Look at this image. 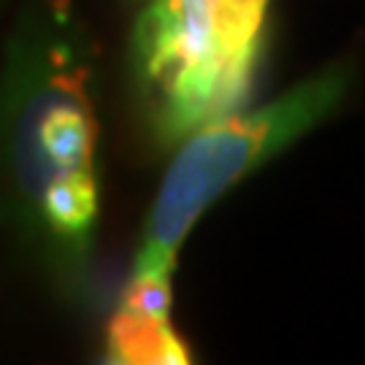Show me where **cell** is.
<instances>
[{"label":"cell","mask_w":365,"mask_h":365,"mask_svg":"<svg viewBox=\"0 0 365 365\" xmlns=\"http://www.w3.org/2000/svg\"><path fill=\"white\" fill-rule=\"evenodd\" d=\"M268 0H152L135 30V57L157 95L165 141L192 135L244 101Z\"/></svg>","instance_id":"1"},{"label":"cell","mask_w":365,"mask_h":365,"mask_svg":"<svg viewBox=\"0 0 365 365\" xmlns=\"http://www.w3.org/2000/svg\"><path fill=\"white\" fill-rule=\"evenodd\" d=\"M344 84L341 71H327L252 114L220 117L192 133L163 179L133 274H170L197 217L235 182L330 114Z\"/></svg>","instance_id":"2"},{"label":"cell","mask_w":365,"mask_h":365,"mask_svg":"<svg viewBox=\"0 0 365 365\" xmlns=\"http://www.w3.org/2000/svg\"><path fill=\"white\" fill-rule=\"evenodd\" d=\"M63 22L33 19L14 41L0 98V125L14 182L38 211L46 184L60 173L95 170L98 122L87 95V68L60 33Z\"/></svg>","instance_id":"3"},{"label":"cell","mask_w":365,"mask_h":365,"mask_svg":"<svg viewBox=\"0 0 365 365\" xmlns=\"http://www.w3.org/2000/svg\"><path fill=\"white\" fill-rule=\"evenodd\" d=\"M36 222L46 225L71 252H87L98 222L95 170H71L54 176L41 195Z\"/></svg>","instance_id":"4"},{"label":"cell","mask_w":365,"mask_h":365,"mask_svg":"<svg viewBox=\"0 0 365 365\" xmlns=\"http://www.w3.org/2000/svg\"><path fill=\"white\" fill-rule=\"evenodd\" d=\"M106 360L119 365H184L190 349L168 319L119 309L106 333Z\"/></svg>","instance_id":"5"},{"label":"cell","mask_w":365,"mask_h":365,"mask_svg":"<svg viewBox=\"0 0 365 365\" xmlns=\"http://www.w3.org/2000/svg\"><path fill=\"white\" fill-rule=\"evenodd\" d=\"M122 309L168 319L170 274H133L130 284L122 295Z\"/></svg>","instance_id":"6"}]
</instances>
